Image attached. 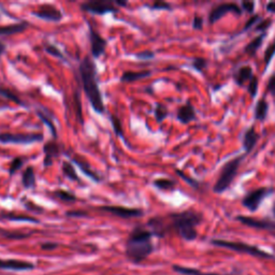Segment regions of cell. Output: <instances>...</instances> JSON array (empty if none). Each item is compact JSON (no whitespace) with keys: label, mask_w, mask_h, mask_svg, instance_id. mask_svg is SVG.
Returning <instances> with one entry per match:
<instances>
[{"label":"cell","mask_w":275,"mask_h":275,"mask_svg":"<svg viewBox=\"0 0 275 275\" xmlns=\"http://www.w3.org/2000/svg\"><path fill=\"white\" fill-rule=\"evenodd\" d=\"M175 173H176L179 177L183 178L184 181H185L187 184H189V185H191L194 189H196V191H199V189H200V183H199V182L197 181V179H195L194 177L187 175L184 171H182V170L175 169Z\"/></svg>","instance_id":"obj_40"},{"label":"cell","mask_w":275,"mask_h":275,"mask_svg":"<svg viewBox=\"0 0 275 275\" xmlns=\"http://www.w3.org/2000/svg\"><path fill=\"white\" fill-rule=\"evenodd\" d=\"M168 230L175 232L179 238L185 241H195L198 238L197 227L204 221L203 215L194 210L173 212L166 215Z\"/></svg>","instance_id":"obj_2"},{"label":"cell","mask_w":275,"mask_h":275,"mask_svg":"<svg viewBox=\"0 0 275 275\" xmlns=\"http://www.w3.org/2000/svg\"><path fill=\"white\" fill-rule=\"evenodd\" d=\"M235 221L240 222L241 224L251 227L254 229L258 230H264L270 233L275 234V222H272L270 220H265V218H254L250 216H244V215H238L235 216Z\"/></svg>","instance_id":"obj_14"},{"label":"cell","mask_w":275,"mask_h":275,"mask_svg":"<svg viewBox=\"0 0 275 275\" xmlns=\"http://www.w3.org/2000/svg\"><path fill=\"white\" fill-rule=\"evenodd\" d=\"M265 91L268 94H271L272 96L275 97V73L270 75L268 83L265 85Z\"/></svg>","instance_id":"obj_49"},{"label":"cell","mask_w":275,"mask_h":275,"mask_svg":"<svg viewBox=\"0 0 275 275\" xmlns=\"http://www.w3.org/2000/svg\"><path fill=\"white\" fill-rule=\"evenodd\" d=\"M248 91L250 93L252 98H255L256 95H257V91H258V78L256 77V75H254L253 79L249 82Z\"/></svg>","instance_id":"obj_45"},{"label":"cell","mask_w":275,"mask_h":275,"mask_svg":"<svg viewBox=\"0 0 275 275\" xmlns=\"http://www.w3.org/2000/svg\"><path fill=\"white\" fill-rule=\"evenodd\" d=\"M274 55H275V38H274V40L267 46V49H265L264 54H263V60L265 64V68H267L268 66L270 65L272 58L274 57Z\"/></svg>","instance_id":"obj_41"},{"label":"cell","mask_w":275,"mask_h":275,"mask_svg":"<svg viewBox=\"0 0 275 275\" xmlns=\"http://www.w3.org/2000/svg\"><path fill=\"white\" fill-rule=\"evenodd\" d=\"M273 23V20L272 18H264V20H260L257 25H256L255 27V32L256 33H261V34H265V32H267L270 26L272 25Z\"/></svg>","instance_id":"obj_42"},{"label":"cell","mask_w":275,"mask_h":275,"mask_svg":"<svg viewBox=\"0 0 275 275\" xmlns=\"http://www.w3.org/2000/svg\"><path fill=\"white\" fill-rule=\"evenodd\" d=\"M0 97H4L8 100L12 101L13 103H16L17 106H21L25 109H28L27 104L23 101L22 98H20V96L16 93H14L12 89L8 88L6 86H3V85H0Z\"/></svg>","instance_id":"obj_30"},{"label":"cell","mask_w":275,"mask_h":275,"mask_svg":"<svg viewBox=\"0 0 275 275\" xmlns=\"http://www.w3.org/2000/svg\"><path fill=\"white\" fill-rule=\"evenodd\" d=\"M265 10L270 13H275V2H270L265 6Z\"/></svg>","instance_id":"obj_53"},{"label":"cell","mask_w":275,"mask_h":275,"mask_svg":"<svg viewBox=\"0 0 275 275\" xmlns=\"http://www.w3.org/2000/svg\"><path fill=\"white\" fill-rule=\"evenodd\" d=\"M88 25V40L90 45V55L94 59H99L106 54L108 41L93 27V25L87 22Z\"/></svg>","instance_id":"obj_9"},{"label":"cell","mask_w":275,"mask_h":275,"mask_svg":"<svg viewBox=\"0 0 275 275\" xmlns=\"http://www.w3.org/2000/svg\"><path fill=\"white\" fill-rule=\"evenodd\" d=\"M203 18L201 16L199 15H196L194 17V21H193V27L194 29H197V30H201L202 27H203Z\"/></svg>","instance_id":"obj_51"},{"label":"cell","mask_w":275,"mask_h":275,"mask_svg":"<svg viewBox=\"0 0 275 275\" xmlns=\"http://www.w3.org/2000/svg\"><path fill=\"white\" fill-rule=\"evenodd\" d=\"M254 77L253 68L249 65L241 66L233 72V80L236 85L239 86H244V85L250 82Z\"/></svg>","instance_id":"obj_22"},{"label":"cell","mask_w":275,"mask_h":275,"mask_svg":"<svg viewBox=\"0 0 275 275\" xmlns=\"http://www.w3.org/2000/svg\"><path fill=\"white\" fill-rule=\"evenodd\" d=\"M97 210L100 212L109 213L123 220H130V218H139L144 215V211L138 207H126L121 205H101Z\"/></svg>","instance_id":"obj_11"},{"label":"cell","mask_w":275,"mask_h":275,"mask_svg":"<svg viewBox=\"0 0 275 275\" xmlns=\"http://www.w3.org/2000/svg\"><path fill=\"white\" fill-rule=\"evenodd\" d=\"M32 14L39 20L52 23H59L64 20V12L59 8L52 4H42L36 10L32 11Z\"/></svg>","instance_id":"obj_10"},{"label":"cell","mask_w":275,"mask_h":275,"mask_svg":"<svg viewBox=\"0 0 275 275\" xmlns=\"http://www.w3.org/2000/svg\"><path fill=\"white\" fill-rule=\"evenodd\" d=\"M154 116L157 123H163L168 116H169V110L167 108L166 104L161 103V102H157L156 107L154 110Z\"/></svg>","instance_id":"obj_35"},{"label":"cell","mask_w":275,"mask_h":275,"mask_svg":"<svg viewBox=\"0 0 275 275\" xmlns=\"http://www.w3.org/2000/svg\"><path fill=\"white\" fill-rule=\"evenodd\" d=\"M73 110L75 111V117H77L78 121L80 123L82 126H84L85 121H84V117H83V112H82V106H81L79 91L74 93V96H73Z\"/></svg>","instance_id":"obj_37"},{"label":"cell","mask_w":275,"mask_h":275,"mask_svg":"<svg viewBox=\"0 0 275 275\" xmlns=\"http://www.w3.org/2000/svg\"><path fill=\"white\" fill-rule=\"evenodd\" d=\"M272 214L275 217V201L273 202V205H272Z\"/></svg>","instance_id":"obj_57"},{"label":"cell","mask_w":275,"mask_h":275,"mask_svg":"<svg viewBox=\"0 0 275 275\" xmlns=\"http://www.w3.org/2000/svg\"><path fill=\"white\" fill-rule=\"evenodd\" d=\"M79 75L83 91L88 99L91 109L96 112L97 114H104L106 106H104L103 96L99 87L97 65L89 55L85 56L80 62Z\"/></svg>","instance_id":"obj_1"},{"label":"cell","mask_w":275,"mask_h":275,"mask_svg":"<svg viewBox=\"0 0 275 275\" xmlns=\"http://www.w3.org/2000/svg\"><path fill=\"white\" fill-rule=\"evenodd\" d=\"M65 149L58 143L57 140H49L43 145V167L50 168L53 166L55 159H57L62 154H64Z\"/></svg>","instance_id":"obj_15"},{"label":"cell","mask_w":275,"mask_h":275,"mask_svg":"<svg viewBox=\"0 0 275 275\" xmlns=\"http://www.w3.org/2000/svg\"><path fill=\"white\" fill-rule=\"evenodd\" d=\"M22 202H23V205L25 206L26 210L30 211L32 213H35V214H42V213H44V211H45L44 208H43L41 205L35 203L34 201L29 200V199H27L26 197H24V198L22 199Z\"/></svg>","instance_id":"obj_39"},{"label":"cell","mask_w":275,"mask_h":275,"mask_svg":"<svg viewBox=\"0 0 275 275\" xmlns=\"http://www.w3.org/2000/svg\"><path fill=\"white\" fill-rule=\"evenodd\" d=\"M33 234V232H17V231H8V230H4L0 228V235L3 236V238L6 239H10V240H23V239H27L29 238V236Z\"/></svg>","instance_id":"obj_36"},{"label":"cell","mask_w":275,"mask_h":275,"mask_svg":"<svg viewBox=\"0 0 275 275\" xmlns=\"http://www.w3.org/2000/svg\"><path fill=\"white\" fill-rule=\"evenodd\" d=\"M0 151H2V149H0Z\"/></svg>","instance_id":"obj_58"},{"label":"cell","mask_w":275,"mask_h":275,"mask_svg":"<svg viewBox=\"0 0 275 275\" xmlns=\"http://www.w3.org/2000/svg\"><path fill=\"white\" fill-rule=\"evenodd\" d=\"M62 172H63V175L66 178H68L69 181L79 183L80 185H82V181H81V178L77 172V169H75L74 165L71 163L70 160H64L63 161L62 163Z\"/></svg>","instance_id":"obj_25"},{"label":"cell","mask_w":275,"mask_h":275,"mask_svg":"<svg viewBox=\"0 0 275 275\" xmlns=\"http://www.w3.org/2000/svg\"><path fill=\"white\" fill-rule=\"evenodd\" d=\"M135 57L139 60H150V59H154L155 58V52L153 51H140V52H137L134 54Z\"/></svg>","instance_id":"obj_43"},{"label":"cell","mask_w":275,"mask_h":275,"mask_svg":"<svg viewBox=\"0 0 275 275\" xmlns=\"http://www.w3.org/2000/svg\"><path fill=\"white\" fill-rule=\"evenodd\" d=\"M36 113L38 117L41 119V121L45 126H47V128L50 129V132L52 135V139L53 140H57L58 139V132L57 129H56V126L54 124V115L52 113L47 110L46 108H41V109H37Z\"/></svg>","instance_id":"obj_20"},{"label":"cell","mask_w":275,"mask_h":275,"mask_svg":"<svg viewBox=\"0 0 275 275\" xmlns=\"http://www.w3.org/2000/svg\"><path fill=\"white\" fill-rule=\"evenodd\" d=\"M274 193V188L272 187H259L254 191L249 192L242 198V205L248 208L251 212H256L260 207L261 203L267 197Z\"/></svg>","instance_id":"obj_8"},{"label":"cell","mask_w":275,"mask_h":275,"mask_svg":"<svg viewBox=\"0 0 275 275\" xmlns=\"http://www.w3.org/2000/svg\"><path fill=\"white\" fill-rule=\"evenodd\" d=\"M33 269H35V264L29 261L18 259H0V270L28 271Z\"/></svg>","instance_id":"obj_17"},{"label":"cell","mask_w":275,"mask_h":275,"mask_svg":"<svg viewBox=\"0 0 275 275\" xmlns=\"http://www.w3.org/2000/svg\"><path fill=\"white\" fill-rule=\"evenodd\" d=\"M265 37H267V33L255 37L252 41H250L248 44L245 45L244 53L250 55L251 57H254V56H256V54H257V51L260 49V46L262 45Z\"/></svg>","instance_id":"obj_27"},{"label":"cell","mask_w":275,"mask_h":275,"mask_svg":"<svg viewBox=\"0 0 275 275\" xmlns=\"http://www.w3.org/2000/svg\"><path fill=\"white\" fill-rule=\"evenodd\" d=\"M176 184L175 179L168 177H158L153 181V186L161 192H174Z\"/></svg>","instance_id":"obj_28"},{"label":"cell","mask_w":275,"mask_h":275,"mask_svg":"<svg viewBox=\"0 0 275 275\" xmlns=\"http://www.w3.org/2000/svg\"><path fill=\"white\" fill-rule=\"evenodd\" d=\"M150 10H165L172 11V6L166 2H155L151 6H148Z\"/></svg>","instance_id":"obj_46"},{"label":"cell","mask_w":275,"mask_h":275,"mask_svg":"<svg viewBox=\"0 0 275 275\" xmlns=\"http://www.w3.org/2000/svg\"><path fill=\"white\" fill-rule=\"evenodd\" d=\"M242 10L252 14L255 10V3L254 2H242L241 3Z\"/></svg>","instance_id":"obj_50"},{"label":"cell","mask_w":275,"mask_h":275,"mask_svg":"<svg viewBox=\"0 0 275 275\" xmlns=\"http://www.w3.org/2000/svg\"><path fill=\"white\" fill-rule=\"evenodd\" d=\"M57 248H58V244L54 242H45L41 244V249L43 251H54Z\"/></svg>","instance_id":"obj_52"},{"label":"cell","mask_w":275,"mask_h":275,"mask_svg":"<svg viewBox=\"0 0 275 275\" xmlns=\"http://www.w3.org/2000/svg\"><path fill=\"white\" fill-rule=\"evenodd\" d=\"M245 156L246 154L236 156L227 161L224 165V167L221 170L220 176H218L216 183L213 186V192L215 194H223L226 191H228V188L233 183L235 176L238 175V171Z\"/></svg>","instance_id":"obj_4"},{"label":"cell","mask_w":275,"mask_h":275,"mask_svg":"<svg viewBox=\"0 0 275 275\" xmlns=\"http://www.w3.org/2000/svg\"><path fill=\"white\" fill-rule=\"evenodd\" d=\"M150 70H142V71H131V70H127L121 73L119 81L121 83H132V82H137L140 81L142 79L148 78L151 75Z\"/></svg>","instance_id":"obj_24"},{"label":"cell","mask_w":275,"mask_h":275,"mask_svg":"<svg viewBox=\"0 0 275 275\" xmlns=\"http://www.w3.org/2000/svg\"><path fill=\"white\" fill-rule=\"evenodd\" d=\"M146 226L148 230L153 233L154 236H157V238H165V236L169 233L166 216L158 215L150 217L146 223Z\"/></svg>","instance_id":"obj_16"},{"label":"cell","mask_w":275,"mask_h":275,"mask_svg":"<svg viewBox=\"0 0 275 275\" xmlns=\"http://www.w3.org/2000/svg\"><path fill=\"white\" fill-rule=\"evenodd\" d=\"M30 27V23L23 20L16 23L0 26V37H10L17 34L25 33Z\"/></svg>","instance_id":"obj_19"},{"label":"cell","mask_w":275,"mask_h":275,"mask_svg":"<svg viewBox=\"0 0 275 275\" xmlns=\"http://www.w3.org/2000/svg\"><path fill=\"white\" fill-rule=\"evenodd\" d=\"M43 50L45 53H47L49 55L53 56V57L55 58H58V59H62L63 62H68L67 60V57L64 55V53L58 49L57 46L50 43V42H44L43 43Z\"/></svg>","instance_id":"obj_34"},{"label":"cell","mask_w":275,"mask_h":275,"mask_svg":"<svg viewBox=\"0 0 275 275\" xmlns=\"http://www.w3.org/2000/svg\"><path fill=\"white\" fill-rule=\"evenodd\" d=\"M0 220H6L9 222H23V223L40 224V221L34 216L21 214V213H15V212H8V211H0Z\"/></svg>","instance_id":"obj_23"},{"label":"cell","mask_w":275,"mask_h":275,"mask_svg":"<svg viewBox=\"0 0 275 275\" xmlns=\"http://www.w3.org/2000/svg\"><path fill=\"white\" fill-rule=\"evenodd\" d=\"M269 113V103L267 100L259 99L256 103L255 107V111H254V117L256 120L259 121H263L268 116Z\"/></svg>","instance_id":"obj_31"},{"label":"cell","mask_w":275,"mask_h":275,"mask_svg":"<svg viewBox=\"0 0 275 275\" xmlns=\"http://www.w3.org/2000/svg\"><path fill=\"white\" fill-rule=\"evenodd\" d=\"M210 243L217 248H223L230 250L233 252H236L239 254H246L250 255L252 257L255 258H260V259H274L275 256L273 254H270L265 252L257 246L251 245L244 242H236V241H228V240H222V239H212Z\"/></svg>","instance_id":"obj_5"},{"label":"cell","mask_w":275,"mask_h":275,"mask_svg":"<svg viewBox=\"0 0 275 275\" xmlns=\"http://www.w3.org/2000/svg\"><path fill=\"white\" fill-rule=\"evenodd\" d=\"M260 21V15L259 14H255L253 16L250 17V20L245 23L244 27H243V29L241 30V33H245V32H248L250 28H252L256 23H258Z\"/></svg>","instance_id":"obj_47"},{"label":"cell","mask_w":275,"mask_h":275,"mask_svg":"<svg viewBox=\"0 0 275 275\" xmlns=\"http://www.w3.org/2000/svg\"><path fill=\"white\" fill-rule=\"evenodd\" d=\"M80 9L83 12L99 16L115 14L119 11V8L116 7L114 0H89V2L81 4Z\"/></svg>","instance_id":"obj_7"},{"label":"cell","mask_w":275,"mask_h":275,"mask_svg":"<svg viewBox=\"0 0 275 275\" xmlns=\"http://www.w3.org/2000/svg\"><path fill=\"white\" fill-rule=\"evenodd\" d=\"M67 217H73V218H82V217H88V212L84 210H70L65 213Z\"/></svg>","instance_id":"obj_48"},{"label":"cell","mask_w":275,"mask_h":275,"mask_svg":"<svg viewBox=\"0 0 275 275\" xmlns=\"http://www.w3.org/2000/svg\"><path fill=\"white\" fill-rule=\"evenodd\" d=\"M144 91H146L147 94H154V89H153V86H151V85H149V86H147L145 89H144Z\"/></svg>","instance_id":"obj_56"},{"label":"cell","mask_w":275,"mask_h":275,"mask_svg":"<svg viewBox=\"0 0 275 275\" xmlns=\"http://www.w3.org/2000/svg\"><path fill=\"white\" fill-rule=\"evenodd\" d=\"M52 195L57 198L58 200L66 202V203H73L78 201V197L75 196L73 193L69 191H65V189H56L52 193Z\"/></svg>","instance_id":"obj_33"},{"label":"cell","mask_w":275,"mask_h":275,"mask_svg":"<svg viewBox=\"0 0 275 275\" xmlns=\"http://www.w3.org/2000/svg\"><path fill=\"white\" fill-rule=\"evenodd\" d=\"M176 119L184 125L189 124L191 121H194L197 119L196 109L191 101L188 100L184 106L178 108L176 112Z\"/></svg>","instance_id":"obj_18"},{"label":"cell","mask_w":275,"mask_h":275,"mask_svg":"<svg viewBox=\"0 0 275 275\" xmlns=\"http://www.w3.org/2000/svg\"><path fill=\"white\" fill-rule=\"evenodd\" d=\"M153 236V233L145 227L137 225L126 240L125 255L127 259L135 264L144 261L154 252V244L151 241Z\"/></svg>","instance_id":"obj_3"},{"label":"cell","mask_w":275,"mask_h":275,"mask_svg":"<svg viewBox=\"0 0 275 275\" xmlns=\"http://www.w3.org/2000/svg\"><path fill=\"white\" fill-rule=\"evenodd\" d=\"M109 119L111 123V126L113 128V131H114V135L121 139L123 141H125L126 143L128 144V142L126 140L125 137V132H124V128H123V123L120 120V118L116 115V114H109Z\"/></svg>","instance_id":"obj_32"},{"label":"cell","mask_w":275,"mask_h":275,"mask_svg":"<svg viewBox=\"0 0 275 275\" xmlns=\"http://www.w3.org/2000/svg\"><path fill=\"white\" fill-rule=\"evenodd\" d=\"M172 269L174 272L182 274V275H235V272L229 273V274H220V273H205L201 270H198L195 268H189V267H183V265H172Z\"/></svg>","instance_id":"obj_29"},{"label":"cell","mask_w":275,"mask_h":275,"mask_svg":"<svg viewBox=\"0 0 275 275\" xmlns=\"http://www.w3.org/2000/svg\"><path fill=\"white\" fill-rule=\"evenodd\" d=\"M44 140V135L39 132H2L0 134V143L2 144H16V145H30L40 143Z\"/></svg>","instance_id":"obj_6"},{"label":"cell","mask_w":275,"mask_h":275,"mask_svg":"<svg viewBox=\"0 0 275 275\" xmlns=\"http://www.w3.org/2000/svg\"><path fill=\"white\" fill-rule=\"evenodd\" d=\"M114 3L118 8H127L129 6V3L126 0H114Z\"/></svg>","instance_id":"obj_54"},{"label":"cell","mask_w":275,"mask_h":275,"mask_svg":"<svg viewBox=\"0 0 275 275\" xmlns=\"http://www.w3.org/2000/svg\"><path fill=\"white\" fill-rule=\"evenodd\" d=\"M228 13H234L236 15H242L243 10L242 8L234 3H223L220 5H216L211 9L210 13H208L207 20L210 24H215Z\"/></svg>","instance_id":"obj_12"},{"label":"cell","mask_w":275,"mask_h":275,"mask_svg":"<svg viewBox=\"0 0 275 275\" xmlns=\"http://www.w3.org/2000/svg\"><path fill=\"white\" fill-rule=\"evenodd\" d=\"M64 154L66 156H68L71 163L73 165L77 166L81 170L82 173L85 176H87L89 179H91L94 183L98 184V183H101L103 181V176L102 175H100L97 171H95V170L90 167V165L84 158H81V157H79L77 155L71 154V149L65 150Z\"/></svg>","instance_id":"obj_13"},{"label":"cell","mask_w":275,"mask_h":275,"mask_svg":"<svg viewBox=\"0 0 275 275\" xmlns=\"http://www.w3.org/2000/svg\"><path fill=\"white\" fill-rule=\"evenodd\" d=\"M259 134L255 130L254 127H250L245 130L243 138H242V144L245 150V154L249 155L251 151L255 148L256 144L259 140Z\"/></svg>","instance_id":"obj_21"},{"label":"cell","mask_w":275,"mask_h":275,"mask_svg":"<svg viewBox=\"0 0 275 275\" xmlns=\"http://www.w3.org/2000/svg\"><path fill=\"white\" fill-rule=\"evenodd\" d=\"M25 160H26V158L23 156L14 157L11 161L10 166H9V175L13 176L18 171V170H21L25 164Z\"/></svg>","instance_id":"obj_38"},{"label":"cell","mask_w":275,"mask_h":275,"mask_svg":"<svg viewBox=\"0 0 275 275\" xmlns=\"http://www.w3.org/2000/svg\"><path fill=\"white\" fill-rule=\"evenodd\" d=\"M192 66H193V68L195 70H197L198 72H202L205 68H206V66H207V59L203 58V57H197L193 60L192 63Z\"/></svg>","instance_id":"obj_44"},{"label":"cell","mask_w":275,"mask_h":275,"mask_svg":"<svg viewBox=\"0 0 275 275\" xmlns=\"http://www.w3.org/2000/svg\"><path fill=\"white\" fill-rule=\"evenodd\" d=\"M21 183L22 186L25 189H34L37 186V177L35 173V169L33 166H28L26 167L23 172H22V177H21Z\"/></svg>","instance_id":"obj_26"},{"label":"cell","mask_w":275,"mask_h":275,"mask_svg":"<svg viewBox=\"0 0 275 275\" xmlns=\"http://www.w3.org/2000/svg\"><path fill=\"white\" fill-rule=\"evenodd\" d=\"M7 52V44L4 43L2 40H0V58L6 54Z\"/></svg>","instance_id":"obj_55"}]
</instances>
